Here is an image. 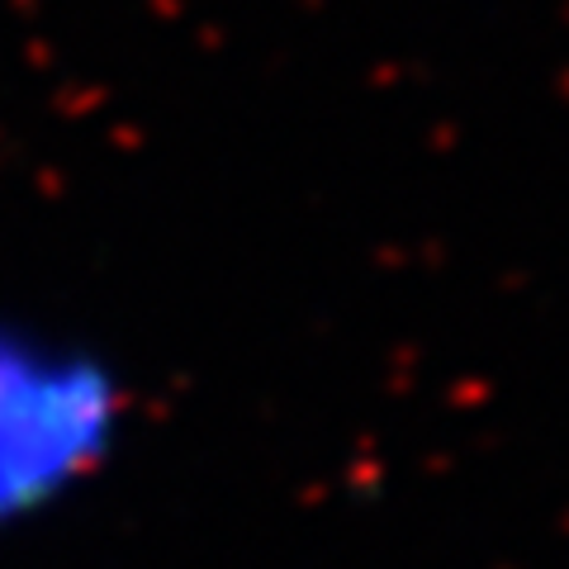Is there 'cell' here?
<instances>
[{"mask_svg":"<svg viewBox=\"0 0 569 569\" xmlns=\"http://www.w3.org/2000/svg\"><path fill=\"white\" fill-rule=\"evenodd\" d=\"M123 403L100 361L0 337V522L62 498L114 451Z\"/></svg>","mask_w":569,"mask_h":569,"instance_id":"cell-1","label":"cell"}]
</instances>
